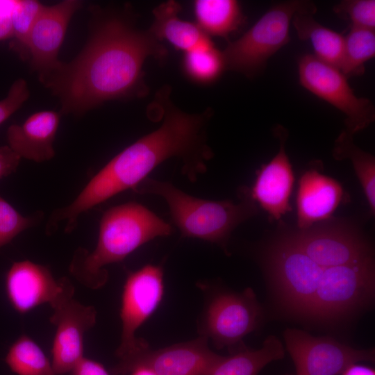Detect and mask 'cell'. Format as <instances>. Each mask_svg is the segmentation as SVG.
Returning a JSON list of instances; mask_svg holds the SVG:
<instances>
[{
  "label": "cell",
  "instance_id": "obj_17",
  "mask_svg": "<svg viewBox=\"0 0 375 375\" xmlns=\"http://www.w3.org/2000/svg\"><path fill=\"white\" fill-rule=\"evenodd\" d=\"M66 277L55 279L50 269L25 260L12 263L6 273L5 289L8 299L19 313L53 303L62 291Z\"/></svg>",
  "mask_w": 375,
  "mask_h": 375
},
{
  "label": "cell",
  "instance_id": "obj_16",
  "mask_svg": "<svg viewBox=\"0 0 375 375\" xmlns=\"http://www.w3.org/2000/svg\"><path fill=\"white\" fill-rule=\"evenodd\" d=\"M274 132L279 139V150L259 169L249 194L271 219L278 221L292 210L290 199L294 176L285 148L288 132L280 125L276 127Z\"/></svg>",
  "mask_w": 375,
  "mask_h": 375
},
{
  "label": "cell",
  "instance_id": "obj_6",
  "mask_svg": "<svg viewBox=\"0 0 375 375\" xmlns=\"http://www.w3.org/2000/svg\"><path fill=\"white\" fill-rule=\"evenodd\" d=\"M375 288L374 258L326 267L306 318L330 322L350 315L372 299Z\"/></svg>",
  "mask_w": 375,
  "mask_h": 375
},
{
  "label": "cell",
  "instance_id": "obj_35",
  "mask_svg": "<svg viewBox=\"0 0 375 375\" xmlns=\"http://www.w3.org/2000/svg\"><path fill=\"white\" fill-rule=\"evenodd\" d=\"M341 375H375V372L369 367L355 363L347 367Z\"/></svg>",
  "mask_w": 375,
  "mask_h": 375
},
{
  "label": "cell",
  "instance_id": "obj_22",
  "mask_svg": "<svg viewBox=\"0 0 375 375\" xmlns=\"http://www.w3.org/2000/svg\"><path fill=\"white\" fill-rule=\"evenodd\" d=\"M284 355L282 342L269 335L258 349L242 347L228 356H222L203 375H258L267 364Z\"/></svg>",
  "mask_w": 375,
  "mask_h": 375
},
{
  "label": "cell",
  "instance_id": "obj_24",
  "mask_svg": "<svg viewBox=\"0 0 375 375\" xmlns=\"http://www.w3.org/2000/svg\"><path fill=\"white\" fill-rule=\"evenodd\" d=\"M353 135L346 130L342 131L335 140L333 156L335 160L349 159L362 188L370 208L375 211V158L374 156L353 142Z\"/></svg>",
  "mask_w": 375,
  "mask_h": 375
},
{
  "label": "cell",
  "instance_id": "obj_27",
  "mask_svg": "<svg viewBox=\"0 0 375 375\" xmlns=\"http://www.w3.org/2000/svg\"><path fill=\"white\" fill-rule=\"evenodd\" d=\"M375 56L374 30L351 27L344 36L342 60L340 70L348 78L362 75L364 64Z\"/></svg>",
  "mask_w": 375,
  "mask_h": 375
},
{
  "label": "cell",
  "instance_id": "obj_34",
  "mask_svg": "<svg viewBox=\"0 0 375 375\" xmlns=\"http://www.w3.org/2000/svg\"><path fill=\"white\" fill-rule=\"evenodd\" d=\"M71 375H110L103 365L84 356L69 372Z\"/></svg>",
  "mask_w": 375,
  "mask_h": 375
},
{
  "label": "cell",
  "instance_id": "obj_5",
  "mask_svg": "<svg viewBox=\"0 0 375 375\" xmlns=\"http://www.w3.org/2000/svg\"><path fill=\"white\" fill-rule=\"evenodd\" d=\"M308 1H287L272 6L242 36L222 51L225 68L248 78L261 73L267 60L290 42V26Z\"/></svg>",
  "mask_w": 375,
  "mask_h": 375
},
{
  "label": "cell",
  "instance_id": "obj_18",
  "mask_svg": "<svg viewBox=\"0 0 375 375\" xmlns=\"http://www.w3.org/2000/svg\"><path fill=\"white\" fill-rule=\"evenodd\" d=\"M339 182L309 169L301 176L297 192L298 229H306L328 219L344 199Z\"/></svg>",
  "mask_w": 375,
  "mask_h": 375
},
{
  "label": "cell",
  "instance_id": "obj_1",
  "mask_svg": "<svg viewBox=\"0 0 375 375\" xmlns=\"http://www.w3.org/2000/svg\"><path fill=\"white\" fill-rule=\"evenodd\" d=\"M167 55L161 42L124 14L102 12L81 52L40 81L58 97L62 112L81 115L107 101L144 97L145 60Z\"/></svg>",
  "mask_w": 375,
  "mask_h": 375
},
{
  "label": "cell",
  "instance_id": "obj_25",
  "mask_svg": "<svg viewBox=\"0 0 375 375\" xmlns=\"http://www.w3.org/2000/svg\"><path fill=\"white\" fill-rule=\"evenodd\" d=\"M182 67L190 80L202 85L215 81L226 69L222 52L210 39L185 51Z\"/></svg>",
  "mask_w": 375,
  "mask_h": 375
},
{
  "label": "cell",
  "instance_id": "obj_31",
  "mask_svg": "<svg viewBox=\"0 0 375 375\" xmlns=\"http://www.w3.org/2000/svg\"><path fill=\"white\" fill-rule=\"evenodd\" d=\"M30 95L26 81L18 78L11 85L7 95L0 100V125L17 111Z\"/></svg>",
  "mask_w": 375,
  "mask_h": 375
},
{
  "label": "cell",
  "instance_id": "obj_9",
  "mask_svg": "<svg viewBox=\"0 0 375 375\" xmlns=\"http://www.w3.org/2000/svg\"><path fill=\"white\" fill-rule=\"evenodd\" d=\"M163 292L161 267L149 264L128 274L122 294L121 341L115 351L119 360L149 347L146 341L136 338L135 333L157 308Z\"/></svg>",
  "mask_w": 375,
  "mask_h": 375
},
{
  "label": "cell",
  "instance_id": "obj_7",
  "mask_svg": "<svg viewBox=\"0 0 375 375\" xmlns=\"http://www.w3.org/2000/svg\"><path fill=\"white\" fill-rule=\"evenodd\" d=\"M267 265L280 303L290 312L306 317L326 267L312 260L285 235L269 248Z\"/></svg>",
  "mask_w": 375,
  "mask_h": 375
},
{
  "label": "cell",
  "instance_id": "obj_8",
  "mask_svg": "<svg viewBox=\"0 0 375 375\" xmlns=\"http://www.w3.org/2000/svg\"><path fill=\"white\" fill-rule=\"evenodd\" d=\"M299 83L305 89L331 104L345 115V130L351 135L361 131L375 119L372 102L356 96L347 78L338 68L313 54L301 56L298 62Z\"/></svg>",
  "mask_w": 375,
  "mask_h": 375
},
{
  "label": "cell",
  "instance_id": "obj_3",
  "mask_svg": "<svg viewBox=\"0 0 375 375\" xmlns=\"http://www.w3.org/2000/svg\"><path fill=\"white\" fill-rule=\"evenodd\" d=\"M172 226L137 202L113 206L104 212L97 245L90 252L77 249L69 265L70 274L81 284L99 289L108 281L107 265L123 260L142 245L170 235Z\"/></svg>",
  "mask_w": 375,
  "mask_h": 375
},
{
  "label": "cell",
  "instance_id": "obj_28",
  "mask_svg": "<svg viewBox=\"0 0 375 375\" xmlns=\"http://www.w3.org/2000/svg\"><path fill=\"white\" fill-rule=\"evenodd\" d=\"M44 6L35 0H15L12 10V38L10 48L26 60V46L31 28Z\"/></svg>",
  "mask_w": 375,
  "mask_h": 375
},
{
  "label": "cell",
  "instance_id": "obj_26",
  "mask_svg": "<svg viewBox=\"0 0 375 375\" xmlns=\"http://www.w3.org/2000/svg\"><path fill=\"white\" fill-rule=\"evenodd\" d=\"M5 362L17 375H58L42 349L26 335H22L12 343Z\"/></svg>",
  "mask_w": 375,
  "mask_h": 375
},
{
  "label": "cell",
  "instance_id": "obj_12",
  "mask_svg": "<svg viewBox=\"0 0 375 375\" xmlns=\"http://www.w3.org/2000/svg\"><path fill=\"white\" fill-rule=\"evenodd\" d=\"M74 294V285L66 277L62 292L50 305L53 312L49 320L56 328L51 363L58 375L69 372L83 357L84 335L96 323L95 308L75 300Z\"/></svg>",
  "mask_w": 375,
  "mask_h": 375
},
{
  "label": "cell",
  "instance_id": "obj_29",
  "mask_svg": "<svg viewBox=\"0 0 375 375\" xmlns=\"http://www.w3.org/2000/svg\"><path fill=\"white\" fill-rule=\"evenodd\" d=\"M42 217L41 212L24 216L0 196V249L24 231L36 225Z\"/></svg>",
  "mask_w": 375,
  "mask_h": 375
},
{
  "label": "cell",
  "instance_id": "obj_21",
  "mask_svg": "<svg viewBox=\"0 0 375 375\" xmlns=\"http://www.w3.org/2000/svg\"><path fill=\"white\" fill-rule=\"evenodd\" d=\"M315 5H309L300 10L293 17L292 24L301 40H310L315 54L319 60L340 70L344 48V35L326 28L317 22L313 15Z\"/></svg>",
  "mask_w": 375,
  "mask_h": 375
},
{
  "label": "cell",
  "instance_id": "obj_2",
  "mask_svg": "<svg viewBox=\"0 0 375 375\" xmlns=\"http://www.w3.org/2000/svg\"><path fill=\"white\" fill-rule=\"evenodd\" d=\"M190 151V139L184 128L173 119H164L157 129L106 164L71 203L54 210L47 221L46 233L52 234L62 221H66L65 232L71 233L82 213L125 190H135L161 163L172 158L185 160Z\"/></svg>",
  "mask_w": 375,
  "mask_h": 375
},
{
  "label": "cell",
  "instance_id": "obj_23",
  "mask_svg": "<svg viewBox=\"0 0 375 375\" xmlns=\"http://www.w3.org/2000/svg\"><path fill=\"white\" fill-rule=\"evenodd\" d=\"M194 12L197 25L208 37L226 38L245 20L240 3L235 0H197Z\"/></svg>",
  "mask_w": 375,
  "mask_h": 375
},
{
  "label": "cell",
  "instance_id": "obj_4",
  "mask_svg": "<svg viewBox=\"0 0 375 375\" xmlns=\"http://www.w3.org/2000/svg\"><path fill=\"white\" fill-rule=\"evenodd\" d=\"M140 194L158 196L167 203L174 225L183 237L197 238L224 250L234 229L256 215L258 208L248 191L241 201H211L185 193L172 183L146 178L135 189Z\"/></svg>",
  "mask_w": 375,
  "mask_h": 375
},
{
  "label": "cell",
  "instance_id": "obj_36",
  "mask_svg": "<svg viewBox=\"0 0 375 375\" xmlns=\"http://www.w3.org/2000/svg\"><path fill=\"white\" fill-rule=\"evenodd\" d=\"M129 374L131 375H158L151 369L143 366L134 368Z\"/></svg>",
  "mask_w": 375,
  "mask_h": 375
},
{
  "label": "cell",
  "instance_id": "obj_20",
  "mask_svg": "<svg viewBox=\"0 0 375 375\" xmlns=\"http://www.w3.org/2000/svg\"><path fill=\"white\" fill-rule=\"evenodd\" d=\"M181 5L167 1L153 10V22L149 31L160 42L164 40L184 52L210 40L197 25L181 19Z\"/></svg>",
  "mask_w": 375,
  "mask_h": 375
},
{
  "label": "cell",
  "instance_id": "obj_13",
  "mask_svg": "<svg viewBox=\"0 0 375 375\" xmlns=\"http://www.w3.org/2000/svg\"><path fill=\"white\" fill-rule=\"evenodd\" d=\"M296 375H338L360 361L374 360V349H358L329 337H315L296 328L283 333Z\"/></svg>",
  "mask_w": 375,
  "mask_h": 375
},
{
  "label": "cell",
  "instance_id": "obj_14",
  "mask_svg": "<svg viewBox=\"0 0 375 375\" xmlns=\"http://www.w3.org/2000/svg\"><path fill=\"white\" fill-rule=\"evenodd\" d=\"M208 338L194 340L153 350L149 347L126 359L119 360L111 369V375H125L143 366L158 375H203L222 356L214 353Z\"/></svg>",
  "mask_w": 375,
  "mask_h": 375
},
{
  "label": "cell",
  "instance_id": "obj_33",
  "mask_svg": "<svg viewBox=\"0 0 375 375\" xmlns=\"http://www.w3.org/2000/svg\"><path fill=\"white\" fill-rule=\"evenodd\" d=\"M21 159L8 145L0 146V178L14 173Z\"/></svg>",
  "mask_w": 375,
  "mask_h": 375
},
{
  "label": "cell",
  "instance_id": "obj_19",
  "mask_svg": "<svg viewBox=\"0 0 375 375\" xmlns=\"http://www.w3.org/2000/svg\"><path fill=\"white\" fill-rule=\"evenodd\" d=\"M60 119V114L53 110L35 112L22 124L8 127L7 145L21 158L37 162L49 160L55 156L53 143Z\"/></svg>",
  "mask_w": 375,
  "mask_h": 375
},
{
  "label": "cell",
  "instance_id": "obj_32",
  "mask_svg": "<svg viewBox=\"0 0 375 375\" xmlns=\"http://www.w3.org/2000/svg\"><path fill=\"white\" fill-rule=\"evenodd\" d=\"M15 0H0V42L12 38V10Z\"/></svg>",
  "mask_w": 375,
  "mask_h": 375
},
{
  "label": "cell",
  "instance_id": "obj_11",
  "mask_svg": "<svg viewBox=\"0 0 375 375\" xmlns=\"http://www.w3.org/2000/svg\"><path fill=\"white\" fill-rule=\"evenodd\" d=\"M285 235L323 267L348 265L373 258L372 249L360 232L343 222H320Z\"/></svg>",
  "mask_w": 375,
  "mask_h": 375
},
{
  "label": "cell",
  "instance_id": "obj_15",
  "mask_svg": "<svg viewBox=\"0 0 375 375\" xmlns=\"http://www.w3.org/2000/svg\"><path fill=\"white\" fill-rule=\"evenodd\" d=\"M82 2L65 0L51 6H44L36 18L26 46V60L42 78L56 69L61 61L58 53L73 15Z\"/></svg>",
  "mask_w": 375,
  "mask_h": 375
},
{
  "label": "cell",
  "instance_id": "obj_10",
  "mask_svg": "<svg viewBox=\"0 0 375 375\" xmlns=\"http://www.w3.org/2000/svg\"><path fill=\"white\" fill-rule=\"evenodd\" d=\"M262 308L250 288L242 292H219L209 300L199 324L200 336L217 349H231L256 329Z\"/></svg>",
  "mask_w": 375,
  "mask_h": 375
},
{
  "label": "cell",
  "instance_id": "obj_30",
  "mask_svg": "<svg viewBox=\"0 0 375 375\" xmlns=\"http://www.w3.org/2000/svg\"><path fill=\"white\" fill-rule=\"evenodd\" d=\"M339 17L348 20L351 27L374 30V0H344L333 7Z\"/></svg>",
  "mask_w": 375,
  "mask_h": 375
}]
</instances>
